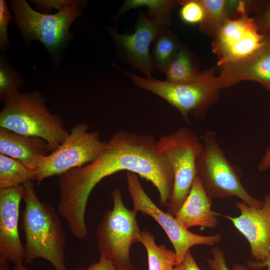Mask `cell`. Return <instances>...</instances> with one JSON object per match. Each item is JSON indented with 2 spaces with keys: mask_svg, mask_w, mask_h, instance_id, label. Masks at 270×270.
Returning <instances> with one entry per match:
<instances>
[{
  "mask_svg": "<svg viewBox=\"0 0 270 270\" xmlns=\"http://www.w3.org/2000/svg\"><path fill=\"white\" fill-rule=\"evenodd\" d=\"M268 194L270 195V188H269V194Z\"/></svg>",
  "mask_w": 270,
  "mask_h": 270,
  "instance_id": "36",
  "label": "cell"
},
{
  "mask_svg": "<svg viewBox=\"0 0 270 270\" xmlns=\"http://www.w3.org/2000/svg\"><path fill=\"white\" fill-rule=\"evenodd\" d=\"M178 2L182 4L180 16L182 22L189 24L204 23L206 13L200 0H184Z\"/></svg>",
  "mask_w": 270,
  "mask_h": 270,
  "instance_id": "25",
  "label": "cell"
},
{
  "mask_svg": "<svg viewBox=\"0 0 270 270\" xmlns=\"http://www.w3.org/2000/svg\"><path fill=\"white\" fill-rule=\"evenodd\" d=\"M33 180V171L20 161L0 154V188L23 184Z\"/></svg>",
  "mask_w": 270,
  "mask_h": 270,
  "instance_id": "20",
  "label": "cell"
},
{
  "mask_svg": "<svg viewBox=\"0 0 270 270\" xmlns=\"http://www.w3.org/2000/svg\"><path fill=\"white\" fill-rule=\"evenodd\" d=\"M163 72L166 81L178 84H188L201 80L206 74L198 73L188 52L180 48Z\"/></svg>",
  "mask_w": 270,
  "mask_h": 270,
  "instance_id": "18",
  "label": "cell"
},
{
  "mask_svg": "<svg viewBox=\"0 0 270 270\" xmlns=\"http://www.w3.org/2000/svg\"><path fill=\"white\" fill-rule=\"evenodd\" d=\"M153 42L152 57L154 66L163 72L180 48L176 37L166 28L159 32Z\"/></svg>",
  "mask_w": 270,
  "mask_h": 270,
  "instance_id": "21",
  "label": "cell"
},
{
  "mask_svg": "<svg viewBox=\"0 0 270 270\" xmlns=\"http://www.w3.org/2000/svg\"><path fill=\"white\" fill-rule=\"evenodd\" d=\"M202 143L188 128H181L156 140L158 151L170 164L174 176L172 194L166 207L167 212L175 216L186 200L198 176V162Z\"/></svg>",
  "mask_w": 270,
  "mask_h": 270,
  "instance_id": "4",
  "label": "cell"
},
{
  "mask_svg": "<svg viewBox=\"0 0 270 270\" xmlns=\"http://www.w3.org/2000/svg\"><path fill=\"white\" fill-rule=\"evenodd\" d=\"M80 4L72 0L56 14H48L36 11L24 0L10 2L14 18L26 40H38L53 55L66 42L70 25L80 15Z\"/></svg>",
  "mask_w": 270,
  "mask_h": 270,
  "instance_id": "7",
  "label": "cell"
},
{
  "mask_svg": "<svg viewBox=\"0 0 270 270\" xmlns=\"http://www.w3.org/2000/svg\"><path fill=\"white\" fill-rule=\"evenodd\" d=\"M236 206L240 214L236 217L222 215L232 222L249 243L252 256L262 262L270 255V195L264 197L260 208L250 206L244 202Z\"/></svg>",
  "mask_w": 270,
  "mask_h": 270,
  "instance_id": "13",
  "label": "cell"
},
{
  "mask_svg": "<svg viewBox=\"0 0 270 270\" xmlns=\"http://www.w3.org/2000/svg\"><path fill=\"white\" fill-rule=\"evenodd\" d=\"M258 168L260 172H265L270 168V146L266 150L264 156L260 160Z\"/></svg>",
  "mask_w": 270,
  "mask_h": 270,
  "instance_id": "32",
  "label": "cell"
},
{
  "mask_svg": "<svg viewBox=\"0 0 270 270\" xmlns=\"http://www.w3.org/2000/svg\"><path fill=\"white\" fill-rule=\"evenodd\" d=\"M177 2L168 0H127L120 12L123 14L132 8L146 6L152 18L170 19L169 14Z\"/></svg>",
  "mask_w": 270,
  "mask_h": 270,
  "instance_id": "22",
  "label": "cell"
},
{
  "mask_svg": "<svg viewBox=\"0 0 270 270\" xmlns=\"http://www.w3.org/2000/svg\"><path fill=\"white\" fill-rule=\"evenodd\" d=\"M266 36L260 33L256 22L246 14L227 19L218 28L214 50L218 64L228 66L250 57L265 44Z\"/></svg>",
  "mask_w": 270,
  "mask_h": 270,
  "instance_id": "11",
  "label": "cell"
},
{
  "mask_svg": "<svg viewBox=\"0 0 270 270\" xmlns=\"http://www.w3.org/2000/svg\"><path fill=\"white\" fill-rule=\"evenodd\" d=\"M24 194L23 184L0 188V257L14 264L22 263L24 260L18 227Z\"/></svg>",
  "mask_w": 270,
  "mask_h": 270,
  "instance_id": "14",
  "label": "cell"
},
{
  "mask_svg": "<svg viewBox=\"0 0 270 270\" xmlns=\"http://www.w3.org/2000/svg\"><path fill=\"white\" fill-rule=\"evenodd\" d=\"M0 112V128L45 140L52 152L68 136L62 118L52 114L39 92L16 94L5 98Z\"/></svg>",
  "mask_w": 270,
  "mask_h": 270,
  "instance_id": "3",
  "label": "cell"
},
{
  "mask_svg": "<svg viewBox=\"0 0 270 270\" xmlns=\"http://www.w3.org/2000/svg\"><path fill=\"white\" fill-rule=\"evenodd\" d=\"M127 188L133 202L132 210L152 217L162 226L168 236L176 254L178 264L192 246L198 244L214 246L220 242L222 236H200L185 228L174 216L162 210L152 202L140 184L138 176L127 172Z\"/></svg>",
  "mask_w": 270,
  "mask_h": 270,
  "instance_id": "10",
  "label": "cell"
},
{
  "mask_svg": "<svg viewBox=\"0 0 270 270\" xmlns=\"http://www.w3.org/2000/svg\"><path fill=\"white\" fill-rule=\"evenodd\" d=\"M173 270H200L190 250H188L182 262L176 265Z\"/></svg>",
  "mask_w": 270,
  "mask_h": 270,
  "instance_id": "29",
  "label": "cell"
},
{
  "mask_svg": "<svg viewBox=\"0 0 270 270\" xmlns=\"http://www.w3.org/2000/svg\"><path fill=\"white\" fill-rule=\"evenodd\" d=\"M52 152L48 143L41 138L0 128V154L20 161L30 170H34Z\"/></svg>",
  "mask_w": 270,
  "mask_h": 270,
  "instance_id": "15",
  "label": "cell"
},
{
  "mask_svg": "<svg viewBox=\"0 0 270 270\" xmlns=\"http://www.w3.org/2000/svg\"><path fill=\"white\" fill-rule=\"evenodd\" d=\"M74 270H122L112 262L100 256L99 260L93 263L86 268H76Z\"/></svg>",
  "mask_w": 270,
  "mask_h": 270,
  "instance_id": "28",
  "label": "cell"
},
{
  "mask_svg": "<svg viewBox=\"0 0 270 270\" xmlns=\"http://www.w3.org/2000/svg\"><path fill=\"white\" fill-rule=\"evenodd\" d=\"M122 71L136 86L160 96L176 108L188 122L189 114L199 116L214 102L221 88L218 78H210L206 74L197 82L178 84Z\"/></svg>",
  "mask_w": 270,
  "mask_h": 270,
  "instance_id": "9",
  "label": "cell"
},
{
  "mask_svg": "<svg viewBox=\"0 0 270 270\" xmlns=\"http://www.w3.org/2000/svg\"><path fill=\"white\" fill-rule=\"evenodd\" d=\"M14 18L9 11L6 2L0 0V46L1 50L4 49L9 44L8 34V22Z\"/></svg>",
  "mask_w": 270,
  "mask_h": 270,
  "instance_id": "26",
  "label": "cell"
},
{
  "mask_svg": "<svg viewBox=\"0 0 270 270\" xmlns=\"http://www.w3.org/2000/svg\"><path fill=\"white\" fill-rule=\"evenodd\" d=\"M140 242L146 251L148 270H173L178 264L176 252L167 249L164 245L158 246L154 236L148 230L142 231Z\"/></svg>",
  "mask_w": 270,
  "mask_h": 270,
  "instance_id": "19",
  "label": "cell"
},
{
  "mask_svg": "<svg viewBox=\"0 0 270 270\" xmlns=\"http://www.w3.org/2000/svg\"><path fill=\"white\" fill-rule=\"evenodd\" d=\"M86 122H78L71 129L61 144L42 160L33 171V180L40 183L44 179L60 176L94 160L104 148L98 132L89 131Z\"/></svg>",
  "mask_w": 270,
  "mask_h": 270,
  "instance_id": "8",
  "label": "cell"
},
{
  "mask_svg": "<svg viewBox=\"0 0 270 270\" xmlns=\"http://www.w3.org/2000/svg\"><path fill=\"white\" fill-rule=\"evenodd\" d=\"M266 38L264 46L250 57L228 65L231 68L218 78L222 88L248 80L260 83L270 92V38Z\"/></svg>",
  "mask_w": 270,
  "mask_h": 270,
  "instance_id": "17",
  "label": "cell"
},
{
  "mask_svg": "<svg viewBox=\"0 0 270 270\" xmlns=\"http://www.w3.org/2000/svg\"><path fill=\"white\" fill-rule=\"evenodd\" d=\"M212 258L206 260L207 263L212 270H230L227 267L224 252L219 247L216 246L212 250ZM233 270H248L243 265L236 264Z\"/></svg>",
  "mask_w": 270,
  "mask_h": 270,
  "instance_id": "27",
  "label": "cell"
},
{
  "mask_svg": "<svg viewBox=\"0 0 270 270\" xmlns=\"http://www.w3.org/2000/svg\"><path fill=\"white\" fill-rule=\"evenodd\" d=\"M22 85L21 78L11 67L2 60L0 66V98L3 100L20 92Z\"/></svg>",
  "mask_w": 270,
  "mask_h": 270,
  "instance_id": "23",
  "label": "cell"
},
{
  "mask_svg": "<svg viewBox=\"0 0 270 270\" xmlns=\"http://www.w3.org/2000/svg\"><path fill=\"white\" fill-rule=\"evenodd\" d=\"M265 35L270 38V33Z\"/></svg>",
  "mask_w": 270,
  "mask_h": 270,
  "instance_id": "35",
  "label": "cell"
},
{
  "mask_svg": "<svg viewBox=\"0 0 270 270\" xmlns=\"http://www.w3.org/2000/svg\"><path fill=\"white\" fill-rule=\"evenodd\" d=\"M123 170L152 182L159 193L160 205L166 207L174 176L170 164L157 149L156 140L149 134L120 130L106 141L94 160L58 176L57 209L70 226H86V208L92 190L104 178Z\"/></svg>",
  "mask_w": 270,
  "mask_h": 270,
  "instance_id": "1",
  "label": "cell"
},
{
  "mask_svg": "<svg viewBox=\"0 0 270 270\" xmlns=\"http://www.w3.org/2000/svg\"><path fill=\"white\" fill-rule=\"evenodd\" d=\"M72 0H34V2L38 6L46 10L52 8L60 10L64 5L71 2Z\"/></svg>",
  "mask_w": 270,
  "mask_h": 270,
  "instance_id": "30",
  "label": "cell"
},
{
  "mask_svg": "<svg viewBox=\"0 0 270 270\" xmlns=\"http://www.w3.org/2000/svg\"><path fill=\"white\" fill-rule=\"evenodd\" d=\"M253 266L254 268L266 266V270H270V255H269L262 262L253 264Z\"/></svg>",
  "mask_w": 270,
  "mask_h": 270,
  "instance_id": "33",
  "label": "cell"
},
{
  "mask_svg": "<svg viewBox=\"0 0 270 270\" xmlns=\"http://www.w3.org/2000/svg\"><path fill=\"white\" fill-rule=\"evenodd\" d=\"M257 26L262 32L266 34L270 33V6L262 16Z\"/></svg>",
  "mask_w": 270,
  "mask_h": 270,
  "instance_id": "31",
  "label": "cell"
},
{
  "mask_svg": "<svg viewBox=\"0 0 270 270\" xmlns=\"http://www.w3.org/2000/svg\"><path fill=\"white\" fill-rule=\"evenodd\" d=\"M170 22V19L148 18L142 14L133 34H120L112 30L110 32L127 61L146 78H150L155 66L150 54V46L159 32L167 27Z\"/></svg>",
  "mask_w": 270,
  "mask_h": 270,
  "instance_id": "12",
  "label": "cell"
},
{
  "mask_svg": "<svg viewBox=\"0 0 270 270\" xmlns=\"http://www.w3.org/2000/svg\"><path fill=\"white\" fill-rule=\"evenodd\" d=\"M206 13V18L212 26L219 28L227 20L228 8L227 1L223 0H202Z\"/></svg>",
  "mask_w": 270,
  "mask_h": 270,
  "instance_id": "24",
  "label": "cell"
},
{
  "mask_svg": "<svg viewBox=\"0 0 270 270\" xmlns=\"http://www.w3.org/2000/svg\"><path fill=\"white\" fill-rule=\"evenodd\" d=\"M113 207L104 214L96 230V239L100 256L112 262L122 270H134L130 249L140 242L141 232L136 214L126 208L120 189L112 192Z\"/></svg>",
  "mask_w": 270,
  "mask_h": 270,
  "instance_id": "5",
  "label": "cell"
},
{
  "mask_svg": "<svg viewBox=\"0 0 270 270\" xmlns=\"http://www.w3.org/2000/svg\"><path fill=\"white\" fill-rule=\"evenodd\" d=\"M13 270H28L22 264V263H20L18 264H14Z\"/></svg>",
  "mask_w": 270,
  "mask_h": 270,
  "instance_id": "34",
  "label": "cell"
},
{
  "mask_svg": "<svg viewBox=\"0 0 270 270\" xmlns=\"http://www.w3.org/2000/svg\"><path fill=\"white\" fill-rule=\"evenodd\" d=\"M23 186L24 261L30 264L36 258H43L56 270H68L65 261L66 236L57 212L39 198L32 180Z\"/></svg>",
  "mask_w": 270,
  "mask_h": 270,
  "instance_id": "2",
  "label": "cell"
},
{
  "mask_svg": "<svg viewBox=\"0 0 270 270\" xmlns=\"http://www.w3.org/2000/svg\"><path fill=\"white\" fill-rule=\"evenodd\" d=\"M202 150L198 176L212 198L237 196L250 206L262 207L264 201L252 196L242 185L240 168L230 164L219 146L216 133L207 130L202 136Z\"/></svg>",
  "mask_w": 270,
  "mask_h": 270,
  "instance_id": "6",
  "label": "cell"
},
{
  "mask_svg": "<svg viewBox=\"0 0 270 270\" xmlns=\"http://www.w3.org/2000/svg\"><path fill=\"white\" fill-rule=\"evenodd\" d=\"M212 198L206 192L197 176L190 193L175 218L186 228L194 226L213 228L218 224L212 208Z\"/></svg>",
  "mask_w": 270,
  "mask_h": 270,
  "instance_id": "16",
  "label": "cell"
}]
</instances>
